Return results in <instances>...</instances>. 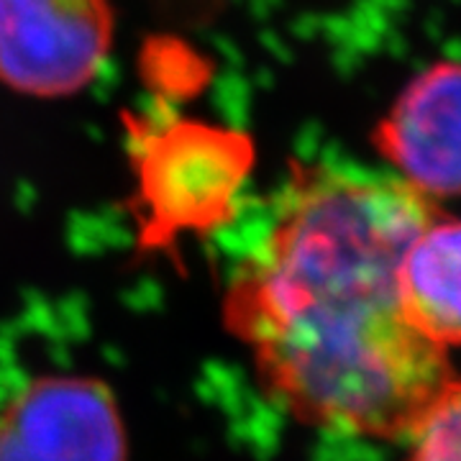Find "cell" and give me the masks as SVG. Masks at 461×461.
I'll use <instances>...</instances> for the list:
<instances>
[{"instance_id": "obj_1", "label": "cell", "mask_w": 461, "mask_h": 461, "mask_svg": "<svg viewBox=\"0 0 461 461\" xmlns=\"http://www.w3.org/2000/svg\"><path fill=\"white\" fill-rule=\"evenodd\" d=\"M436 215L393 172L295 165L230 275L223 321L262 390L313 429L400 441L454 379L411 326L400 264Z\"/></svg>"}, {"instance_id": "obj_4", "label": "cell", "mask_w": 461, "mask_h": 461, "mask_svg": "<svg viewBox=\"0 0 461 461\" xmlns=\"http://www.w3.org/2000/svg\"><path fill=\"white\" fill-rule=\"evenodd\" d=\"M0 461H126V430L105 384L36 377L0 408Z\"/></svg>"}, {"instance_id": "obj_2", "label": "cell", "mask_w": 461, "mask_h": 461, "mask_svg": "<svg viewBox=\"0 0 461 461\" xmlns=\"http://www.w3.org/2000/svg\"><path fill=\"white\" fill-rule=\"evenodd\" d=\"M136 249L175 257L187 239L226 229L257 167L247 131L195 115L157 111L126 123Z\"/></svg>"}, {"instance_id": "obj_5", "label": "cell", "mask_w": 461, "mask_h": 461, "mask_svg": "<svg viewBox=\"0 0 461 461\" xmlns=\"http://www.w3.org/2000/svg\"><path fill=\"white\" fill-rule=\"evenodd\" d=\"M379 154L426 198L461 195V65L438 62L405 85L377 126Z\"/></svg>"}, {"instance_id": "obj_3", "label": "cell", "mask_w": 461, "mask_h": 461, "mask_svg": "<svg viewBox=\"0 0 461 461\" xmlns=\"http://www.w3.org/2000/svg\"><path fill=\"white\" fill-rule=\"evenodd\" d=\"M113 36L111 0H0V85L69 98L98 77Z\"/></svg>"}, {"instance_id": "obj_7", "label": "cell", "mask_w": 461, "mask_h": 461, "mask_svg": "<svg viewBox=\"0 0 461 461\" xmlns=\"http://www.w3.org/2000/svg\"><path fill=\"white\" fill-rule=\"evenodd\" d=\"M405 461H461V377L441 390L411 433Z\"/></svg>"}, {"instance_id": "obj_6", "label": "cell", "mask_w": 461, "mask_h": 461, "mask_svg": "<svg viewBox=\"0 0 461 461\" xmlns=\"http://www.w3.org/2000/svg\"><path fill=\"white\" fill-rule=\"evenodd\" d=\"M405 318L433 344L461 346V218L433 215L400 264Z\"/></svg>"}]
</instances>
